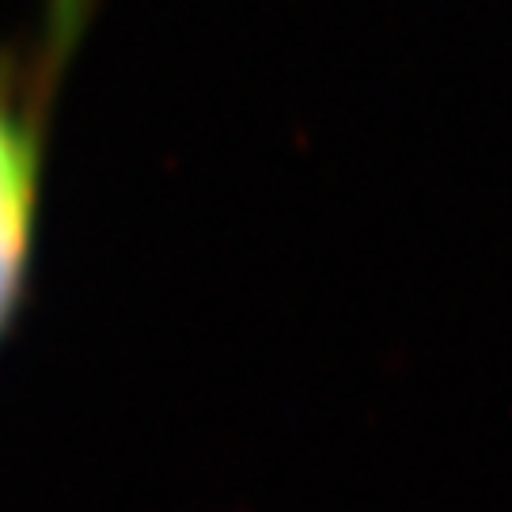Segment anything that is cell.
Here are the masks:
<instances>
[{
  "mask_svg": "<svg viewBox=\"0 0 512 512\" xmlns=\"http://www.w3.org/2000/svg\"><path fill=\"white\" fill-rule=\"evenodd\" d=\"M99 0H42L31 27L0 46V342L35 274L54 107Z\"/></svg>",
  "mask_w": 512,
  "mask_h": 512,
  "instance_id": "cell-1",
  "label": "cell"
}]
</instances>
